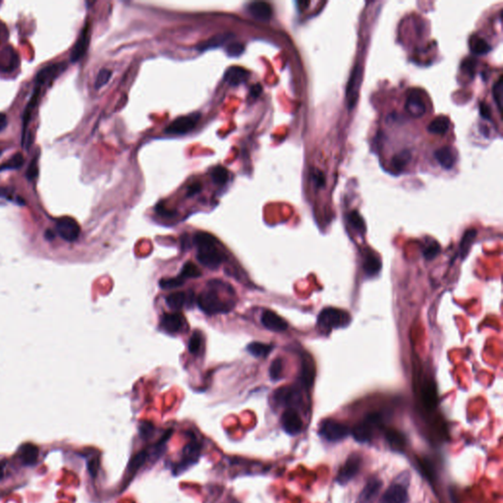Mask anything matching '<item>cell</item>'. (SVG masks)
<instances>
[{
	"label": "cell",
	"instance_id": "obj_46",
	"mask_svg": "<svg viewBox=\"0 0 503 503\" xmlns=\"http://www.w3.org/2000/svg\"><path fill=\"white\" fill-rule=\"evenodd\" d=\"M440 252V246L436 243V242H433L432 244H430L424 252V257L427 260V261H430L432 259H434L437 254Z\"/></svg>",
	"mask_w": 503,
	"mask_h": 503
},
{
	"label": "cell",
	"instance_id": "obj_11",
	"mask_svg": "<svg viewBox=\"0 0 503 503\" xmlns=\"http://www.w3.org/2000/svg\"><path fill=\"white\" fill-rule=\"evenodd\" d=\"M361 68L359 65H356L355 68L352 71V74L350 76V79L347 84L346 89V98H347V105L348 108L351 110L357 103L358 100V94H359V87L361 83Z\"/></svg>",
	"mask_w": 503,
	"mask_h": 503
},
{
	"label": "cell",
	"instance_id": "obj_38",
	"mask_svg": "<svg viewBox=\"0 0 503 503\" xmlns=\"http://www.w3.org/2000/svg\"><path fill=\"white\" fill-rule=\"evenodd\" d=\"M231 37V35H226V34H222V35H217L212 39H210L209 41L201 44L199 47H198V50L200 51H204V50H208L210 48H215V47H219V46H222L226 41L227 39Z\"/></svg>",
	"mask_w": 503,
	"mask_h": 503
},
{
	"label": "cell",
	"instance_id": "obj_57",
	"mask_svg": "<svg viewBox=\"0 0 503 503\" xmlns=\"http://www.w3.org/2000/svg\"><path fill=\"white\" fill-rule=\"evenodd\" d=\"M9 194H10V191L7 188L0 187V198L7 197V196H9Z\"/></svg>",
	"mask_w": 503,
	"mask_h": 503
},
{
	"label": "cell",
	"instance_id": "obj_49",
	"mask_svg": "<svg viewBox=\"0 0 503 503\" xmlns=\"http://www.w3.org/2000/svg\"><path fill=\"white\" fill-rule=\"evenodd\" d=\"M244 50H245V48L242 44L233 43L227 47L226 53L230 56H238L244 53Z\"/></svg>",
	"mask_w": 503,
	"mask_h": 503
},
{
	"label": "cell",
	"instance_id": "obj_54",
	"mask_svg": "<svg viewBox=\"0 0 503 503\" xmlns=\"http://www.w3.org/2000/svg\"><path fill=\"white\" fill-rule=\"evenodd\" d=\"M201 188H202V186L199 183L191 185L188 189V196H193V195L199 193L201 191Z\"/></svg>",
	"mask_w": 503,
	"mask_h": 503
},
{
	"label": "cell",
	"instance_id": "obj_59",
	"mask_svg": "<svg viewBox=\"0 0 503 503\" xmlns=\"http://www.w3.org/2000/svg\"><path fill=\"white\" fill-rule=\"evenodd\" d=\"M3 154V151H0V156H1Z\"/></svg>",
	"mask_w": 503,
	"mask_h": 503
},
{
	"label": "cell",
	"instance_id": "obj_35",
	"mask_svg": "<svg viewBox=\"0 0 503 503\" xmlns=\"http://www.w3.org/2000/svg\"><path fill=\"white\" fill-rule=\"evenodd\" d=\"M24 162H25V159H24L23 155L21 153H18V154L14 155L9 160H7L6 162L0 165V171L19 169L23 166Z\"/></svg>",
	"mask_w": 503,
	"mask_h": 503
},
{
	"label": "cell",
	"instance_id": "obj_33",
	"mask_svg": "<svg viewBox=\"0 0 503 503\" xmlns=\"http://www.w3.org/2000/svg\"><path fill=\"white\" fill-rule=\"evenodd\" d=\"M476 236H477L476 229H469L464 233L461 243H460V253H461L462 257H466V255L469 253L472 243L474 242V239L476 238Z\"/></svg>",
	"mask_w": 503,
	"mask_h": 503
},
{
	"label": "cell",
	"instance_id": "obj_53",
	"mask_svg": "<svg viewBox=\"0 0 503 503\" xmlns=\"http://www.w3.org/2000/svg\"><path fill=\"white\" fill-rule=\"evenodd\" d=\"M157 212H158L160 215L165 216V217H172V216H173V214H174V212H171V211H169V210H166V209H165L163 206H161V205H160V206H159V207L157 208Z\"/></svg>",
	"mask_w": 503,
	"mask_h": 503
},
{
	"label": "cell",
	"instance_id": "obj_36",
	"mask_svg": "<svg viewBox=\"0 0 503 503\" xmlns=\"http://www.w3.org/2000/svg\"><path fill=\"white\" fill-rule=\"evenodd\" d=\"M348 221L350 225L359 233L364 234L366 232V223L358 212L354 211L350 212L348 214Z\"/></svg>",
	"mask_w": 503,
	"mask_h": 503
},
{
	"label": "cell",
	"instance_id": "obj_37",
	"mask_svg": "<svg viewBox=\"0 0 503 503\" xmlns=\"http://www.w3.org/2000/svg\"><path fill=\"white\" fill-rule=\"evenodd\" d=\"M201 275H202V272H201L200 268L195 264H193L191 262L186 263L183 265L181 272H180V276L185 280L188 278H197V277H200Z\"/></svg>",
	"mask_w": 503,
	"mask_h": 503
},
{
	"label": "cell",
	"instance_id": "obj_17",
	"mask_svg": "<svg viewBox=\"0 0 503 503\" xmlns=\"http://www.w3.org/2000/svg\"><path fill=\"white\" fill-rule=\"evenodd\" d=\"M300 392L297 388L285 386L278 388L274 393V400L277 404L282 406H292L299 402Z\"/></svg>",
	"mask_w": 503,
	"mask_h": 503
},
{
	"label": "cell",
	"instance_id": "obj_4",
	"mask_svg": "<svg viewBox=\"0 0 503 503\" xmlns=\"http://www.w3.org/2000/svg\"><path fill=\"white\" fill-rule=\"evenodd\" d=\"M318 432L328 441H338L345 438L350 430L346 424L332 419H327L320 424Z\"/></svg>",
	"mask_w": 503,
	"mask_h": 503
},
{
	"label": "cell",
	"instance_id": "obj_24",
	"mask_svg": "<svg viewBox=\"0 0 503 503\" xmlns=\"http://www.w3.org/2000/svg\"><path fill=\"white\" fill-rule=\"evenodd\" d=\"M193 294H187L186 292H176L168 295L165 299L167 306L174 310L178 311L182 309L184 306H186L189 303H192Z\"/></svg>",
	"mask_w": 503,
	"mask_h": 503
},
{
	"label": "cell",
	"instance_id": "obj_45",
	"mask_svg": "<svg viewBox=\"0 0 503 503\" xmlns=\"http://www.w3.org/2000/svg\"><path fill=\"white\" fill-rule=\"evenodd\" d=\"M311 176H312V180L314 181L315 185L318 188H321V187L325 186V176L320 170H318L317 168L313 169Z\"/></svg>",
	"mask_w": 503,
	"mask_h": 503
},
{
	"label": "cell",
	"instance_id": "obj_32",
	"mask_svg": "<svg viewBox=\"0 0 503 503\" xmlns=\"http://www.w3.org/2000/svg\"><path fill=\"white\" fill-rule=\"evenodd\" d=\"M247 350L252 356L262 358L266 357L272 351V346L261 342H253L248 345Z\"/></svg>",
	"mask_w": 503,
	"mask_h": 503
},
{
	"label": "cell",
	"instance_id": "obj_9",
	"mask_svg": "<svg viewBox=\"0 0 503 503\" xmlns=\"http://www.w3.org/2000/svg\"><path fill=\"white\" fill-rule=\"evenodd\" d=\"M281 424L286 433L296 435L303 428V422L298 412L293 408H288L281 416Z\"/></svg>",
	"mask_w": 503,
	"mask_h": 503
},
{
	"label": "cell",
	"instance_id": "obj_2",
	"mask_svg": "<svg viewBox=\"0 0 503 503\" xmlns=\"http://www.w3.org/2000/svg\"><path fill=\"white\" fill-rule=\"evenodd\" d=\"M208 289L203 291L197 300L199 308L208 315L224 314L233 309L231 302H224L218 295L217 289L209 283Z\"/></svg>",
	"mask_w": 503,
	"mask_h": 503
},
{
	"label": "cell",
	"instance_id": "obj_14",
	"mask_svg": "<svg viewBox=\"0 0 503 503\" xmlns=\"http://www.w3.org/2000/svg\"><path fill=\"white\" fill-rule=\"evenodd\" d=\"M408 499L407 489L402 484L394 483L385 490L379 503H407Z\"/></svg>",
	"mask_w": 503,
	"mask_h": 503
},
{
	"label": "cell",
	"instance_id": "obj_7",
	"mask_svg": "<svg viewBox=\"0 0 503 503\" xmlns=\"http://www.w3.org/2000/svg\"><path fill=\"white\" fill-rule=\"evenodd\" d=\"M201 118L200 113H194L188 116H182L171 122L165 132L171 135H183L192 131Z\"/></svg>",
	"mask_w": 503,
	"mask_h": 503
},
{
	"label": "cell",
	"instance_id": "obj_40",
	"mask_svg": "<svg viewBox=\"0 0 503 503\" xmlns=\"http://www.w3.org/2000/svg\"><path fill=\"white\" fill-rule=\"evenodd\" d=\"M283 373V361L281 358H276L272 361L269 367V376L272 380H278L282 378Z\"/></svg>",
	"mask_w": 503,
	"mask_h": 503
},
{
	"label": "cell",
	"instance_id": "obj_34",
	"mask_svg": "<svg viewBox=\"0 0 503 503\" xmlns=\"http://www.w3.org/2000/svg\"><path fill=\"white\" fill-rule=\"evenodd\" d=\"M381 268V262L375 256H368L364 262V270L370 276L375 275Z\"/></svg>",
	"mask_w": 503,
	"mask_h": 503
},
{
	"label": "cell",
	"instance_id": "obj_3",
	"mask_svg": "<svg viewBox=\"0 0 503 503\" xmlns=\"http://www.w3.org/2000/svg\"><path fill=\"white\" fill-rule=\"evenodd\" d=\"M350 322L351 316L349 313L334 308H327L322 310L318 317V325L324 331L345 327Z\"/></svg>",
	"mask_w": 503,
	"mask_h": 503
},
{
	"label": "cell",
	"instance_id": "obj_56",
	"mask_svg": "<svg viewBox=\"0 0 503 503\" xmlns=\"http://www.w3.org/2000/svg\"><path fill=\"white\" fill-rule=\"evenodd\" d=\"M7 122V116L4 113H0V132L6 128Z\"/></svg>",
	"mask_w": 503,
	"mask_h": 503
},
{
	"label": "cell",
	"instance_id": "obj_15",
	"mask_svg": "<svg viewBox=\"0 0 503 503\" xmlns=\"http://www.w3.org/2000/svg\"><path fill=\"white\" fill-rule=\"evenodd\" d=\"M201 452V447L196 441L189 442L183 449V458L182 461L178 464L175 471L181 472L186 470L188 467L193 465L199 460Z\"/></svg>",
	"mask_w": 503,
	"mask_h": 503
},
{
	"label": "cell",
	"instance_id": "obj_52",
	"mask_svg": "<svg viewBox=\"0 0 503 503\" xmlns=\"http://www.w3.org/2000/svg\"><path fill=\"white\" fill-rule=\"evenodd\" d=\"M88 469H89L90 474L93 477H96L98 469H99V461L97 459H93L92 461H90L88 464Z\"/></svg>",
	"mask_w": 503,
	"mask_h": 503
},
{
	"label": "cell",
	"instance_id": "obj_30",
	"mask_svg": "<svg viewBox=\"0 0 503 503\" xmlns=\"http://www.w3.org/2000/svg\"><path fill=\"white\" fill-rule=\"evenodd\" d=\"M469 46H470L471 52L477 55H483L490 52L489 44L485 40H483L477 36H472L470 38Z\"/></svg>",
	"mask_w": 503,
	"mask_h": 503
},
{
	"label": "cell",
	"instance_id": "obj_39",
	"mask_svg": "<svg viewBox=\"0 0 503 503\" xmlns=\"http://www.w3.org/2000/svg\"><path fill=\"white\" fill-rule=\"evenodd\" d=\"M212 178L215 184L224 185L229 178L228 170L223 166H216L212 170Z\"/></svg>",
	"mask_w": 503,
	"mask_h": 503
},
{
	"label": "cell",
	"instance_id": "obj_29",
	"mask_svg": "<svg viewBox=\"0 0 503 503\" xmlns=\"http://www.w3.org/2000/svg\"><path fill=\"white\" fill-rule=\"evenodd\" d=\"M412 158L411 153L408 150H404L402 152H399L396 154L392 159H391V167L395 172H401L403 171L408 163L410 162Z\"/></svg>",
	"mask_w": 503,
	"mask_h": 503
},
{
	"label": "cell",
	"instance_id": "obj_20",
	"mask_svg": "<svg viewBox=\"0 0 503 503\" xmlns=\"http://www.w3.org/2000/svg\"><path fill=\"white\" fill-rule=\"evenodd\" d=\"M382 482L377 478L370 479L358 496L356 503H371L377 496Z\"/></svg>",
	"mask_w": 503,
	"mask_h": 503
},
{
	"label": "cell",
	"instance_id": "obj_26",
	"mask_svg": "<svg viewBox=\"0 0 503 503\" xmlns=\"http://www.w3.org/2000/svg\"><path fill=\"white\" fill-rule=\"evenodd\" d=\"M39 456V448L32 443L23 444L19 449V457L25 465H33Z\"/></svg>",
	"mask_w": 503,
	"mask_h": 503
},
{
	"label": "cell",
	"instance_id": "obj_43",
	"mask_svg": "<svg viewBox=\"0 0 503 503\" xmlns=\"http://www.w3.org/2000/svg\"><path fill=\"white\" fill-rule=\"evenodd\" d=\"M111 75H112V72L108 69H102L100 71V73L98 74V77H97V80H96V83H95V87L97 90L103 88L105 85H106L108 83V81L110 80L111 78Z\"/></svg>",
	"mask_w": 503,
	"mask_h": 503
},
{
	"label": "cell",
	"instance_id": "obj_5",
	"mask_svg": "<svg viewBox=\"0 0 503 503\" xmlns=\"http://www.w3.org/2000/svg\"><path fill=\"white\" fill-rule=\"evenodd\" d=\"M380 423L381 418L378 414H370L353 428L352 433L354 438L359 442L370 441L373 434V428L378 426Z\"/></svg>",
	"mask_w": 503,
	"mask_h": 503
},
{
	"label": "cell",
	"instance_id": "obj_22",
	"mask_svg": "<svg viewBox=\"0 0 503 503\" xmlns=\"http://www.w3.org/2000/svg\"><path fill=\"white\" fill-rule=\"evenodd\" d=\"M434 159L438 164L444 169L453 168L456 162V157L453 150L449 147H442L434 153Z\"/></svg>",
	"mask_w": 503,
	"mask_h": 503
},
{
	"label": "cell",
	"instance_id": "obj_10",
	"mask_svg": "<svg viewBox=\"0 0 503 503\" xmlns=\"http://www.w3.org/2000/svg\"><path fill=\"white\" fill-rule=\"evenodd\" d=\"M19 65L20 57L12 47H5L0 51V72H13Z\"/></svg>",
	"mask_w": 503,
	"mask_h": 503
},
{
	"label": "cell",
	"instance_id": "obj_47",
	"mask_svg": "<svg viewBox=\"0 0 503 503\" xmlns=\"http://www.w3.org/2000/svg\"><path fill=\"white\" fill-rule=\"evenodd\" d=\"M155 430V426L152 423L150 422H143L141 423L140 426H139V431H140V435L144 438H149L153 432Z\"/></svg>",
	"mask_w": 503,
	"mask_h": 503
},
{
	"label": "cell",
	"instance_id": "obj_44",
	"mask_svg": "<svg viewBox=\"0 0 503 503\" xmlns=\"http://www.w3.org/2000/svg\"><path fill=\"white\" fill-rule=\"evenodd\" d=\"M202 335L198 332H196L191 338H190V341H189V351L190 353L192 354H198L201 350V346H202Z\"/></svg>",
	"mask_w": 503,
	"mask_h": 503
},
{
	"label": "cell",
	"instance_id": "obj_55",
	"mask_svg": "<svg viewBox=\"0 0 503 503\" xmlns=\"http://www.w3.org/2000/svg\"><path fill=\"white\" fill-rule=\"evenodd\" d=\"M262 91H263L262 86H261L260 84H258V85L253 86V88L251 89V92H250V95H251L253 98H258V97L261 95Z\"/></svg>",
	"mask_w": 503,
	"mask_h": 503
},
{
	"label": "cell",
	"instance_id": "obj_50",
	"mask_svg": "<svg viewBox=\"0 0 503 503\" xmlns=\"http://www.w3.org/2000/svg\"><path fill=\"white\" fill-rule=\"evenodd\" d=\"M39 168L37 165V159H34V160L30 163L28 170H27V178L29 180H34L38 176Z\"/></svg>",
	"mask_w": 503,
	"mask_h": 503
},
{
	"label": "cell",
	"instance_id": "obj_6",
	"mask_svg": "<svg viewBox=\"0 0 503 503\" xmlns=\"http://www.w3.org/2000/svg\"><path fill=\"white\" fill-rule=\"evenodd\" d=\"M362 458L358 454H352L348 457L344 465L339 469L336 480L340 484L348 483L353 477L357 476L361 469Z\"/></svg>",
	"mask_w": 503,
	"mask_h": 503
},
{
	"label": "cell",
	"instance_id": "obj_16",
	"mask_svg": "<svg viewBox=\"0 0 503 503\" xmlns=\"http://www.w3.org/2000/svg\"><path fill=\"white\" fill-rule=\"evenodd\" d=\"M90 44V25L89 23L86 24L84 29L82 30L76 44L74 45V48L71 52L70 59L72 62H77L80 60L88 51V47Z\"/></svg>",
	"mask_w": 503,
	"mask_h": 503
},
{
	"label": "cell",
	"instance_id": "obj_18",
	"mask_svg": "<svg viewBox=\"0 0 503 503\" xmlns=\"http://www.w3.org/2000/svg\"><path fill=\"white\" fill-rule=\"evenodd\" d=\"M262 323L265 328L274 332H281L288 328L287 321L272 311H265L263 314Z\"/></svg>",
	"mask_w": 503,
	"mask_h": 503
},
{
	"label": "cell",
	"instance_id": "obj_8",
	"mask_svg": "<svg viewBox=\"0 0 503 503\" xmlns=\"http://www.w3.org/2000/svg\"><path fill=\"white\" fill-rule=\"evenodd\" d=\"M405 109L414 118H420L425 113L426 108L424 97L419 90L413 89L408 92L405 103Z\"/></svg>",
	"mask_w": 503,
	"mask_h": 503
},
{
	"label": "cell",
	"instance_id": "obj_1",
	"mask_svg": "<svg viewBox=\"0 0 503 503\" xmlns=\"http://www.w3.org/2000/svg\"><path fill=\"white\" fill-rule=\"evenodd\" d=\"M194 244L197 247V259L204 266L216 269L223 262V254L216 247V239L209 233L198 232L194 235Z\"/></svg>",
	"mask_w": 503,
	"mask_h": 503
},
{
	"label": "cell",
	"instance_id": "obj_13",
	"mask_svg": "<svg viewBox=\"0 0 503 503\" xmlns=\"http://www.w3.org/2000/svg\"><path fill=\"white\" fill-rule=\"evenodd\" d=\"M186 320L179 313L164 314L160 320L161 328L168 333H179L185 328Z\"/></svg>",
	"mask_w": 503,
	"mask_h": 503
},
{
	"label": "cell",
	"instance_id": "obj_41",
	"mask_svg": "<svg viewBox=\"0 0 503 503\" xmlns=\"http://www.w3.org/2000/svg\"><path fill=\"white\" fill-rule=\"evenodd\" d=\"M492 95H493V99L496 103V106L499 109V111H501L502 109V95H503V79L502 77H500L493 85V88H492Z\"/></svg>",
	"mask_w": 503,
	"mask_h": 503
},
{
	"label": "cell",
	"instance_id": "obj_28",
	"mask_svg": "<svg viewBox=\"0 0 503 503\" xmlns=\"http://www.w3.org/2000/svg\"><path fill=\"white\" fill-rule=\"evenodd\" d=\"M450 120L445 115H440L434 118L427 126V131L435 135H444L449 130Z\"/></svg>",
	"mask_w": 503,
	"mask_h": 503
},
{
	"label": "cell",
	"instance_id": "obj_12",
	"mask_svg": "<svg viewBox=\"0 0 503 503\" xmlns=\"http://www.w3.org/2000/svg\"><path fill=\"white\" fill-rule=\"evenodd\" d=\"M59 235L67 241H75L80 234V226L77 221L71 217L60 218L56 224Z\"/></svg>",
	"mask_w": 503,
	"mask_h": 503
},
{
	"label": "cell",
	"instance_id": "obj_51",
	"mask_svg": "<svg viewBox=\"0 0 503 503\" xmlns=\"http://www.w3.org/2000/svg\"><path fill=\"white\" fill-rule=\"evenodd\" d=\"M479 112H480V115L484 118V119H490V116H491V113H490V108L487 105H485L484 103H481L479 105Z\"/></svg>",
	"mask_w": 503,
	"mask_h": 503
},
{
	"label": "cell",
	"instance_id": "obj_31",
	"mask_svg": "<svg viewBox=\"0 0 503 503\" xmlns=\"http://www.w3.org/2000/svg\"><path fill=\"white\" fill-rule=\"evenodd\" d=\"M386 439L392 449L395 450H402L405 447L406 444V438L405 436L396 429H387L386 430Z\"/></svg>",
	"mask_w": 503,
	"mask_h": 503
},
{
	"label": "cell",
	"instance_id": "obj_23",
	"mask_svg": "<svg viewBox=\"0 0 503 503\" xmlns=\"http://www.w3.org/2000/svg\"><path fill=\"white\" fill-rule=\"evenodd\" d=\"M248 9L252 16L260 21H267L272 15L271 6L266 2H253Z\"/></svg>",
	"mask_w": 503,
	"mask_h": 503
},
{
	"label": "cell",
	"instance_id": "obj_58",
	"mask_svg": "<svg viewBox=\"0 0 503 503\" xmlns=\"http://www.w3.org/2000/svg\"><path fill=\"white\" fill-rule=\"evenodd\" d=\"M4 467H5L4 462H0V479L4 477Z\"/></svg>",
	"mask_w": 503,
	"mask_h": 503
},
{
	"label": "cell",
	"instance_id": "obj_48",
	"mask_svg": "<svg viewBox=\"0 0 503 503\" xmlns=\"http://www.w3.org/2000/svg\"><path fill=\"white\" fill-rule=\"evenodd\" d=\"M475 68H476V60L472 58H467L462 63V70L467 73L471 78L475 75Z\"/></svg>",
	"mask_w": 503,
	"mask_h": 503
},
{
	"label": "cell",
	"instance_id": "obj_25",
	"mask_svg": "<svg viewBox=\"0 0 503 503\" xmlns=\"http://www.w3.org/2000/svg\"><path fill=\"white\" fill-rule=\"evenodd\" d=\"M316 369L314 361L311 357L305 356L303 358L302 362V371H301V381L306 387H310L313 384L315 375H316Z\"/></svg>",
	"mask_w": 503,
	"mask_h": 503
},
{
	"label": "cell",
	"instance_id": "obj_19",
	"mask_svg": "<svg viewBox=\"0 0 503 503\" xmlns=\"http://www.w3.org/2000/svg\"><path fill=\"white\" fill-rule=\"evenodd\" d=\"M65 67L66 66H64L62 63H59L46 66L45 68L40 70L36 76L37 87H41L42 85L54 80L61 72L64 71Z\"/></svg>",
	"mask_w": 503,
	"mask_h": 503
},
{
	"label": "cell",
	"instance_id": "obj_27",
	"mask_svg": "<svg viewBox=\"0 0 503 503\" xmlns=\"http://www.w3.org/2000/svg\"><path fill=\"white\" fill-rule=\"evenodd\" d=\"M148 456H149L148 452L146 450H143V451H140L139 453H137L135 456L132 457V459L129 462L127 471H126L127 472L126 475L128 476L127 479L132 478L136 475V473L144 466Z\"/></svg>",
	"mask_w": 503,
	"mask_h": 503
},
{
	"label": "cell",
	"instance_id": "obj_21",
	"mask_svg": "<svg viewBox=\"0 0 503 503\" xmlns=\"http://www.w3.org/2000/svg\"><path fill=\"white\" fill-rule=\"evenodd\" d=\"M249 75L250 73L246 69L239 66H232L227 69L223 79L229 85L237 86L246 82L249 78Z\"/></svg>",
	"mask_w": 503,
	"mask_h": 503
},
{
	"label": "cell",
	"instance_id": "obj_42",
	"mask_svg": "<svg viewBox=\"0 0 503 503\" xmlns=\"http://www.w3.org/2000/svg\"><path fill=\"white\" fill-rule=\"evenodd\" d=\"M185 279H183L180 275L172 278H164L159 281V286L162 289H173L180 287L184 284Z\"/></svg>",
	"mask_w": 503,
	"mask_h": 503
}]
</instances>
